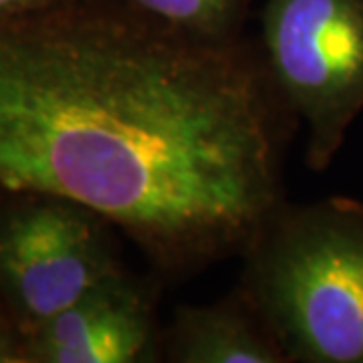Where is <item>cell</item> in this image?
<instances>
[{"label": "cell", "instance_id": "7", "mask_svg": "<svg viewBox=\"0 0 363 363\" xmlns=\"http://www.w3.org/2000/svg\"><path fill=\"white\" fill-rule=\"evenodd\" d=\"M190 37L214 43L242 39L252 0H116Z\"/></svg>", "mask_w": 363, "mask_h": 363}, {"label": "cell", "instance_id": "8", "mask_svg": "<svg viewBox=\"0 0 363 363\" xmlns=\"http://www.w3.org/2000/svg\"><path fill=\"white\" fill-rule=\"evenodd\" d=\"M0 363H28L25 335L9 311H0Z\"/></svg>", "mask_w": 363, "mask_h": 363}, {"label": "cell", "instance_id": "3", "mask_svg": "<svg viewBox=\"0 0 363 363\" xmlns=\"http://www.w3.org/2000/svg\"><path fill=\"white\" fill-rule=\"evenodd\" d=\"M259 51L305 128L307 166L325 172L363 111V0H264Z\"/></svg>", "mask_w": 363, "mask_h": 363}, {"label": "cell", "instance_id": "6", "mask_svg": "<svg viewBox=\"0 0 363 363\" xmlns=\"http://www.w3.org/2000/svg\"><path fill=\"white\" fill-rule=\"evenodd\" d=\"M174 363H289L269 325L236 289L208 305H178L164 335Z\"/></svg>", "mask_w": 363, "mask_h": 363}, {"label": "cell", "instance_id": "5", "mask_svg": "<svg viewBox=\"0 0 363 363\" xmlns=\"http://www.w3.org/2000/svg\"><path fill=\"white\" fill-rule=\"evenodd\" d=\"M28 363L156 362V289L128 269L25 335Z\"/></svg>", "mask_w": 363, "mask_h": 363}, {"label": "cell", "instance_id": "10", "mask_svg": "<svg viewBox=\"0 0 363 363\" xmlns=\"http://www.w3.org/2000/svg\"><path fill=\"white\" fill-rule=\"evenodd\" d=\"M0 311H6V309H4V305H2V301H0ZM9 315H11V313H9Z\"/></svg>", "mask_w": 363, "mask_h": 363}, {"label": "cell", "instance_id": "9", "mask_svg": "<svg viewBox=\"0 0 363 363\" xmlns=\"http://www.w3.org/2000/svg\"><path fill=\"white\" fill-rule=\"evenodd\" d=\"M71 0H0V14H25L55 9Z\"/></svg>", "mask_w": 363, "mask_h": 363}, {"label": "cell", "instance_id": "1", "mask_svg": "<svg viewBox=\"0 0 363 363\" xmlns=\"http://www.w3.org/2000/svg\"><path fill=\"white\" fill-rule=\"evenodd\" d=\"M286 117L245 37L116 0L0 14V192L93 208L162 274L242 255L283 202Z\"/></svg>", "mask_w": 363, "mask_h": 363}, {"label": "cell", "instance_id": "4", "mask_svg": "<svg viewBox=\"0 0 363 363\" xmlns=\"http://www.w3.org/2000/svg\"><path fill=\"white\" fill-rule=\"evenodd\" d=\"M116 226L45 192H0V301L23 335L123 271Z\"/></svg>", "mask_w": 363, "mask_h": 363}, {"label": "cell", "instance_id": "2", "mask_svg": "<svg viewBox=\"0 0 363 363\" xmlns=\"http://www.w3.org/2000/svg\"><path fill=\"white\" fill-rule=\"evenodd\" d=\"M242 257L240 291L286 362L363 363V202L283 200Z\"/></svg>", "mask_w": 363, "mask_h": 363}]
</instances>
